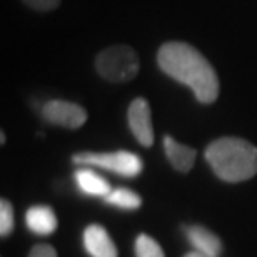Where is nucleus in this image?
<instances>
[{"mask_svg":"<svg viewBox=\"0 0 257 257\" xmlns=\"http://www.w3.org/2000/svg\"><path fill=\"white\" fill-rule=\"evenodd\" d=\"M157 64L164 74L187 85L200 104H212L219 97V77L212 64L191 44L166 42L157 52Z\"/></svg>","mask_w":257,"mask_h":257,"instance_id":"f257e3e1","label":"nucleus"},{"mask_svg":"<svg viewBox=\"0 0 257 257\" xmlns=\"http://www.w3.org/2000/svg\"><path fill=\"white\" fill-rule=\"evenodd\" d=\"M205 161L220 181L244 182L257 174V147L240 137H220L205 147Z\"/></svg>","mask_w":257,"mask_h":257,"instance_id":"f03ea898","label":"nucleus"},{"mask_svg":"<svg viewBox=\"0 0 257 257\" xmlns=\"http://www.w3.org/2000/svg\"><path fill=\"white\" fill-rule=\"evenodd\" d=\"M141 62L137 52L128 45H112L100 50L95 57V70L102 79L114 84H124L137 77Z\"/></svg>","mask_w":257,"mask_h":257,"instance_id":"7ed1b4c3","label":"nucleus"},{"mask_svg":"<svg viewBox=\"0 0 257 257\" xmlns=\"http://www.w3.org/2000/svg\"><path fill=\"white\" fill-rule=\"evenodd\" d=\"M75 164L84 166H94L105 169V171L115 172L124 177H136L142 172L144 162L142 159L134 152L117 151V152H80L72 157Z\"/></svg>","mask_w":257,"mask_h":257,"instance_id":"20e7f679","label":"nucleus"},{"mask_svg":"<svg viewBox=\"0 0 257 257\" xmlns=\"http://www.w3.org/2000/svg\"><path fill=\"white\" fill-rule=\"evenodd\" d=\"M42 117L52 125L65 128H79L87 122V112L84 107L69 100H49L42 107Z\"/></svg>","mask_w":257,"mask_h":257,"instance_id":"39448f33","label":"nucleus"},{"mask_svg":"<svg viewBox=\"0 0 257 257\" xmlns=\"http://www.w3.org/2000/svg\"><path fill=\"white\" fill-rule=\"evenodd\" d=\"M127 122L136 141L144 147H151L154 144L151 105L144 97H137L131 102L127 112Z\"/></svg>","mask_w":257,"mask_h":257,"instance_id":"423d86ee","label":"nucleus"},{"mask_svg":"<svg viewBox=\"0 0 257 257\" xmlns=\"http://www.w3.org/2000/svg\"><path fill=\"white\" fill-rule=\"evenodd\" d=\"M84 247L90 257H117L115 242L105 227L99 224L87 225L84 230Z\"/></svg>","mask_w":257,"mask_h":257,"instance_id":"0eeeda50","label":"nucleus"},{"mask_svg":"<svg viewBox=\"0 0 257 257\" xmlns=\"http://www.w3.org/2000/svg\"><path fill=\"white\" fill-rule=\"evenodd\" d=\"M184 232L194 250H197L205 257H219L222 254V242L212 230L204 225H184Z\"/></svg>","mask_w":257,"mask_h":257,"instance_id":"6e6552de","label":"nucleus"},{"mask_svg":"<svg viewBox=\"0 0 257 257\" xmlns=\"http://www.w3.org/2000/svg\"><path fill=\"white\" fill-rule=\"evenodd\" d=\"M164 152L171 162V166L176 169L177 172L187 174L192 169L194 162H195V151L192 147L184 146V144H179L176 139L171 136L164 137Z\"/></svg>","mask_w":257,"mask_h":257,"instance_id":"1a4fd4ad","label":"nucleus"},{"mask_svg":"<svg viewBox=\"0 0 257 257\" xmlns=\"http://www.w3.org/2000/svg\"><path fill=\"white\" fill-rule=\"evenodd\" d=\"M25 224L34 234L49 235L57 229V215L49 205H34L25 214Z\"/></svg>","mask_w":257,"mask_h":257,"instance_id":"9d476101","label":"nucleus"},{"mask_svg":"<svg viewBox=\"0 0 257 257\" xmlns=\"http://www.w3.org/2000/svg\"><path fill=\"white\" fill-rule=\"evenodd\" d=\"M75 182L82 192L94 195V197H105V195H109L112 191L110 184L107 182L104 177L95 174L94 171H89V169H80V171H77Z\"/></svg>","mask_w":257,"mask_h":257,"instance_id":"9b49d317","label":"nucleus"},{"mask_svg":"<svg viewBox=\"0 0 257 257\" xmlns=\"http://www.w3.org/2000/svg\"><path fill=\"white\" fill-rule=\"evenodd\" d=\"M104 200L107 204L115 205V207L134 210L139 209L142 205V197L137 192L131 191V189L119 187V189H112L109 195H105Z\"/></svg>","mask_w":257,"mask_h":257,"instance_id":"f8f14e48","label":"nucleus"},{"mask_svg":"<svg viewBox=\"0 0 257 257\" xmlns=\"http://www.w3.org/2000/svg\"><path fill=\"white\" fill-rule=\"evenodd\" d=\"M136 257H166L162 247L156 239L147 234H141L136 239Z\"/></svg>","mask_w":257,"mask_h":257,"instance_id":"ddd939ff","label":"nucleus"},{"mask_svg":"<svg viewBox=\"0 0 257 257\" xmlns=\"http://www.w3.org/2000/svg\"><path fill=\"white\" fill-rule=\"evenodd\" d=\"M14 230V209L9 200H0V235L7 237Z\"/></svg>","mask_w":257,"mask_h":257,"instance_id":"4468645a","label":"nucleus"},{"mask_svg":"<svg viewBox=\"0 0 257 257\" xmlns=\"http://www.w3.org/2000/svg\"><path fill=\"white\" fill-rule=\"evenodd\" d=\"M24 4L37 12H50L59 7L60 0H24Z\"/></svg>","mask_w":257,"mask_h":257,"instance_id":"2eb2a0df","label":"nucleus"},{"mask_svg":"<svg viewBox=\"0 0 257 257\" xmlns=\"http://www.w3.org/2000/svg\"><path fill=\"white\" fill-rule=\"evenodd\" d=\"M29 257H57V252H55V249L49 244H37L30 250Z\"/></svg>","mask_w":257,"mask_h":257,"instance_id":"dca6fc26","label":"nucleus"},{"mask_svg":"<svg viewBox=\"0 0 257 257\" xmlns=\"http://www.w3.org/2000/svg\"><path fill=\"white\" fill-rule=\"evenodd\" d=\"M184 257H205V255H202L200 252H197V250H194V252H189V254H186Z\"/></svg>","mask_w":257,"mask_h":257,"instance_id":"f3484780","label":"nucleus"},{"mask_svg":"<svg viewBox=\"0 0 257 257\" xmlns=\"http://www.w3.org/2000/svg\"><path fill=\"white\" fill-rule=\"evenodd\" d=\"M0 142L5 144V134L4 132H0Z\"/></svg>","mask_w":257,"mask_h":257,"instance_id":"a211bd4d","label":"nucleus"}]
</instances>
